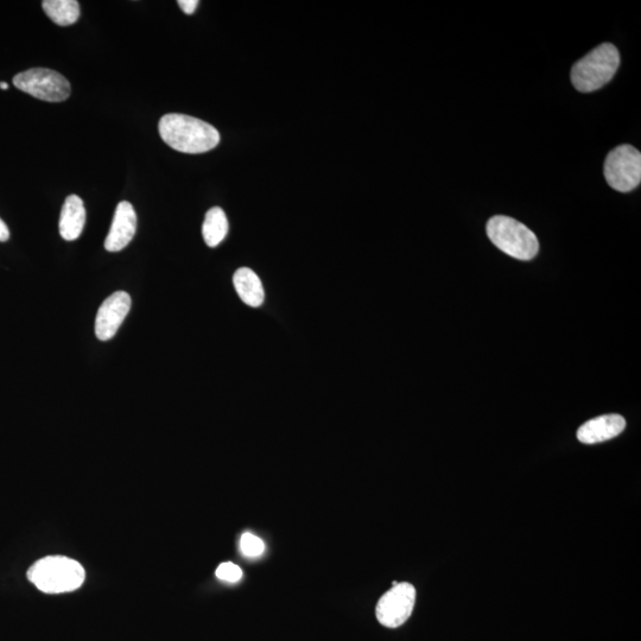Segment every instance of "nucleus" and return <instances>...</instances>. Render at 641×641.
I'll return each instance as SVG.
<instances>
[{
	"label": "nucleus",
	"mask_w": 641,
	"mask_h": 641,
	"mask_svg": "<svg viewBox=\"0 0 641 641\" xmlns=\"http://www.w3.org/2000/svg\"><path fill=\"white\" fill-rule=\"evenodd\" d=\"M158 130L170 148L184 154H203L220 143V133L214 126L186 114H165Z\"/></svg>",
	"instance_id": "nucleus-1"
},
{
	"label": "nucleus",
	"mask_w": 641,
	"mask_h": 641,
	"mask_svg": "<svg viewBox=\"0 0 641 641\" xmlns=\"http://www.w3.org/2000/svg\"><path fill=\"white\" fill-rule=\"evenodd\" d=\"M86 577L81 564L65 556L41 558L28 571V579L41 592L61 594L82 586Z\"/></svg>",
	"instance_id": "nucleus-2"
},
{
	"label": "nucleus",
	"mask_w": 641,
	"mask_h": 641,
	"mask_svg": "<svg viewBox=\"0 0 641 641\" xmlns=\"http://www.w3.org/2000/svg\"><path fill=\"white\" fill-rule=\"evenodd\" d=\"M619 66L617 47L612 43H604L575 63L571 81L576 90L582 93L598 91L614 78Z\"/></svg>",
	"instance_id": "nucleus-3"
},
{
	"label": "nucleus",
	"mask_w": 641,
	"mask_h": 641,
	"mask_svg": "<svg viewBox=\"0 0 641 641\" xmlns=\"http://www.w3.org/2000/svg\"><path fill=\"white\" fill-rule=\"evenodd\" d=\"M487 236L499 250L518 260H531L539 251L536 234L522 222L504 215L488 221Z\"/></svg>",
	"instance_id": "nucleus-4"
},
{
	"label": "nucleus",
	"mask_w": 641,
	"mask_h": 641,
	"mask_svg": "<svg viewBox=\"0 0 641 641\" xmlns=\"http://www.w3.org/2000/svg\"><path fill=\"white\" fill-rule=\"evenodd\" d=\"M14 84L24 93L48 103H62L71 97L72 87L65 76L47 68H33L19 73Z\"/></svg>",
	"instance_id": "nucleus-5"
},
{
	"label": "nucleus",
	"mask_w": 641,
	"mask_h": 641,
	"mask_svg": "<svg viewBox=\"0 0 641 641\" xmlns=\"http://www.w3.org/2000/svg\"><path fill=\"white\" fill-rule=\"evenodd\" d=\"M606 181L621 193L631 192L641 182V154L632 145H620L609 152L605 162Z\"/></svg>",
	"instance_id": "nucleus-6"
},
{
	"label": "nucleus",
	"mask_w": 641,
	"mask_h": 641,
	"mask_svg": "<svg viewBox=\"0 0 641 641\" xmlns=\"http://www.w3.org/2000/svg\"><path fill=\"white\" fill-rule=\"evenodd\" d=\"M415 602V587L408 582L398 583L378 601L376 615L379 623L389 628L402 626L411 617Z\"/></svg>",
	"instance_id": "nucleus-7"
},
{
	"label": "nucleus",
	"mask_w": 641,
	"mask_h": 641,
	"mask_svg": "<svg viewBox=\"0 0 641 641\" xmlns=\"http://www.w3.org/2000/svg\"><path fill=\"white\" fill-rule=\"evenodd\" d=\"M131 309V296L125 291H117L106 298L95 319V335L100 341H109L117 334L125 317Z\"/></svg>",
	"instance_id": "nucleus-8"
},
{
	"label": "nucleus",
	"mask_w": 641,
	"mask_h": 641,
	"mask_svg": "<svg viewBox=\"0 0 641 641\" xmlns=\"http://www.w3.org/2000/svg\"><path fill=\"white\" fill-rule=\"evenodd\" d=\"M137 231V214L128 201L120 202L112 221L109 236L105 240V249L109 252L123 251Z\"/></svg>",
	"instance_id": "nucleus-9"
},
{
	"label": "nucleus",
	"mask_w": 641,
	"mask_h": 641,
	"mask_svg": "<svg viewBox=\"0 0 641 641\" xmlns=\"http://www.w3.org/2000/svg\"><path fill=\"white\" fill-rule=\"evenodd\" d=\"M626 428L620 415H604L593 418L577 430V440L585 444L602 443L619 436Z\"/></svg>",
	"instance_id": "nucleus-10"
},
{
	"label": "nucleus",
	"mask_w": 641,
	"mask_h": 641,
	"mask_svg": "<svg viewBox=\"0 0 641 641\" xmlns=\"http://www.w3.org/2000/svg\"><path fill=\"white\" fill-rule=\"evenodd\" d=\"M86 224V209L84 201L78 195H69L62 207L60 218V234L67 241H73L81 236Z\"/></svg>",
	"instance_id": "nucleus-11"
},
{
	"label": "nucleus",
	"mask_w": 641,
	"mask_h": 641,
	"mask_svg": "<svg viewBox=\"0 0 641 641\" xmlns=\"http://www.w3.org/2000/svg\"><path fill=\"white\" fill-rule=\"evenodd\" d=\"M234 288H236L241 301L246 306L258 308L265 300V293L262 282L255 271L249 268H241L233 276Z\"/></svg>",
	"instance_id": "nucleus-12"
},
{
	"label": "nucleus",
	"mask_w": 641,
	"mask_h": 641,
	"mask_svg": "<svg viewBox=\"0 0 641 641\" xmlns=\"http://www.w3.org/2000/svg\"><path fill=\"white\" fill-rule=\"evenodd\" d=\"M42 8L60 27L73 25L80 17V4L76 0H44Z\"/></svg>",
	"instance_id": "nucleus-13"
},
{
	"label": "nucleus",
	"mask_w": 641,
	"mask_h": 641,
	"mask_svg": "<svg viewBox=\"0 0 641 641\" xmlns=\"http://www.w3.org/2000/svg\"><path fill=\"white\" fill-rule=\"evenodd\" d=\"M228 233V220L220 207L209 209L202 226V236L209 247H217Z\"/></svg>",
	"instance_id": "nucleus-14"
},
{
	"label": "nucleus",
	"mask_w": 641,
	"mask_h": 641,
	"mask_svg": "<svg viewBox=\"0 0 641 641\" xmlns=\"http://www.w3.org/2000/svg\"><path fill=\"white\" fill-rule=\"evenodd\" d=\"M240 550L247 557H258L263 554L265 544L259 537L245 532L240 539Z\"/></svg>",
	"instance_id": "nucleus-15"
},
{
	"label": "nucleus",
	"mask_w": 641,
	"mask_h": 641,
	"mask_svg": "<svg viewBox=\"0 0 641 641\" xmlns=\"http://www.w3.org/2000/svg\"><path fill=\"white\" fill-rule=\"evenodd\" d=\"M215 575L222 581L236 583L243 577V571L236 564L226 562L220 564L217 571H215Z\"/></svg>",
	"instance_id": "nucleus-16"
},
{
	"label": "nucleus",
	"mask_w": 641,
	"mask_h": 641,
	"mask_svg": "<svg viewBox=\"0 0 641 641\" xmlns=\"http://www.w3.org/2000/svg\"><path fill=\"white\" fill-rule=\"evenodd\" d=\"M177 4L180 5L184 14L193 15L195 10L198 9L199 2L198 0H179Z\"/></svg>",
	"instance_id": "nucleus-17"
},
{
	"label": "nucleus",
	"mask_w": 641,
	"mask_h": 641,
	"mask_svg": "<svg viewBox=\"0 0 641 641\" xmlns=\"http://www.w3.org/2000/svg\"><path fill=\"white\" fill-rule=\"evenodd\" d=\"M10 238V231L8 226H6L5 222L0 219V241L2 243H5V241H8Z\"/></svg>",
	"instance_id": "nucleus-18"
},
{
	"label": "nucleus",
	"mask_w": 641,
	"mask_h": 641,
	"mask_svg": "<svg viewBox=\"0 0 641 641\" xmlns=\"http://www.w3.org/2000/svg\"><path fill=\"white\" fill-rule=\"evenodd\" d=\"M0 88H2V90H8L9 85L6 84V82H0Z\"/></svg>",
	"instance_id": "nucleus-19"
}]
</instances>
